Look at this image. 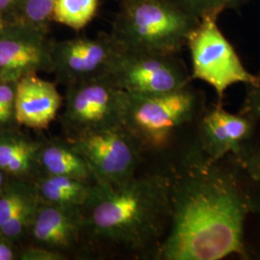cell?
Instances as JSON below:
<instances>
[{
	"mask_svg": "<svg viewBox=\"0 0 260 260\" xmlns=\"http://www.w3.org/2000/svg\"><path fill=\"white\" fill-rule=\"evenodd\" d=\"M201 151L171 183L170 230L158 250L163 260L249 256L245 223L260 213V197L234 171Z\"/></svg>",
	"mask_w": 260,
	"mask_h": 260,
	"instance_id": "6da1fadb",
	"label": "cell"
},
{
	"mask_svg": "<svg viewBox=\"0 0 260 260\" xmlns=\"http://www.w3.org/2000/svg\"><path fill=\"white\" fill-rule=\"evenodd\" d=\"M171 183L163 175L134 177L119 185L94 183L83 207L86 235L134 251L146 249L170 223Z\"/></svg>",
	"mask_w": 260,
	"mask_h": 260,
	"instance_id": "7a4b0ae2",
	"label": "cell"
},
{
	"mask_svg": "<svg viewBox=\"0 0 260 260\" xmlns=\"http://www.w3.org/2000/svg\"><path fill=\"white\" fill-rule=\"evenodd\" d=\"M111 35L123 49L177 54L200 19L175 0H119Z\"/></svg>",
	"mask_w": 260,
	"mask_h": 260,
	"instance_id": "3957f363",
	"label": "cell"
},
{
	"mask_svg": "<svg viewBox=\"0 0 260 260\" xmlns=\"http://www.w3.org/2000/svg\"><path fill=\"white\" fill-rule=\"evenodd\" d=\"M197 108L198 96L190 85L157 94L124 92L123 126L144 147L162 146L172 133L193 120Z\"/></svg>",
	"mask_w": 260,
	"mask_h": 260,
	"instance_id": "277c9868",
	"label": "cell"
},
{
	"mask_svg": "<svg viewBox=\"0 0 260 260\" xmlns=\"http://www.w3.org/2000/svg\"><path fill=\"white\" fill-rule=\"evenodd\" d=\"M220 14H208L200 19L189 35L186 46L192 62V79L210 85L220 100L234 84L251 83L252 75L242 63L233 45L218 25Z\"/></svg>",
	"mask_w": 260,
	"mask_h": 260,
	"instance_id": "5b68a950",
	"label": "cell"
},
{
	"mask_svg": "<svg viewBox=\"0 0 260 260\" xmlns=\"http://www.w3.org/2000/svg\"><path fill=\"white\" fill-rule=\"evenodd\" d=\"M124 91L109 76L67 86L61 123L67 137L123 125Z\"/></svg>",
	"mask_w": 260,
	"mask_h": 260,
	"instance_id": "8992f818",
	"label": "cell"
},
{
	"mask_svg": "<svg viewBox=\"0 0 260 260\" xmlns=\"http://www.w3.org/2000/svg\"><path fill=\"white\" fill-rule=\"evenodd\" d=\"M67 138L87 162L95 183L119 185L135 177L144 146L123 125Z\"/></svg>",
	"mask_w": 260,
	"mask_h": 260,
	"instance_id": "52a82bcc",
	"label": "cell"
},
{
	"mask_svg": "<svg viewBox=\"0 0 260 260\" xmlns=\"http://www.w3.org/2000/svg\"><path fill=\"white\" fill-rule=\"evenodd\" d=\"M109 77L122 91L140 94L169 93L192 79L176 54L121 49Z\"/></svg>",
	"mask_w": 260,
	"mask_h": 260,
	"instance_id": "ba28073f",
	"label": "cell"
},
{
	"mask_svg": "<svg viewBox=\"0 0 260 260\" xmlns=\"http://www.w3.org/2000/svg\"><path fill=\"white\" fill-rule=\"evenodd\" d=\"M121 49L111 33L51 42L52 74L66 86L109 76Z\"/></svg>",
	"mask_w": 260,
	"mask_h": 260,
	"instance_id": "9c48e42d",
	"label": "cell"
},
{
	"mask_svg": "<svg viewBox=\"0 0 260 260\" xmlns=\"http://www.w3.org/2000/svg\"><path fill=\"white\" fill-rule=\"evenodd\" d=\"M48 29L4 22L0 29V81L17 83L40 72L52 73Z\"/></svg>",
	"mask_w": 260,
	"mask_h": 260,
	"instance_id": "30bf717a",
	"label": "cell"
},
{
	"mask_svg": "<svg viewBox=\"0 0 260 260\" xmlns=\"http://www.w3.org/2000/svg\"><path fill=\"white\" fill-rule=\"evenodd\" d=\"M85 236L83 208L46 205L40 202L25 244L59 251L69 258Z\"/></svg>",
	"mask_w": 260,
	"mask_h": 260,
	"instance_id": "8fae6325",
	"label": "cell"
},
{
	"mask_svg": "<svg viewBox=\"0 0 260 260\" xmlns=\"http://www.w3.org/2000/svg\"><path fill=\"white\" fill-rule=\"evenodd\" d=\"M256 121L224 110L221 104L207 112L201 123V151L211 161L219 162L226 154H236L252 139Z\"/></svg>",
	"mask_w": 260,
	"mask_h": 260,
	"instance_id": "7c38bea8",
	"label": "cell"
},
{
	"mask_svg": "<svg viewBox=\"0 0 260 260\" xmlns=\"http://www.w3.org/2000/svg\"><path fill=\"white\" fill-rule=\"evenodd\" d=\"M39 205L32 180L10 177L0 192V234L19 248L24 245Z\"/></svg>",
	"mask_w": 260,
	"mask_h": 260,
	"instance_id": "4fadbf2b",
	"label": "cell"
},
{
	"mask_svg": "<svg viewBox=\"0 0 260 260\" xmlns=\"http://www.w3.org/2000/svg\"><path fill=\"white\" fill-rule=\"evenodd\" d=\"M63 103L56 85L38 75H29L16 83V115L20 126L47 129Z\"/></svg>",
	"mask_w": 260,
	"mask_h": 260,
	"instance_id": "5bb4252c",
	"label": "cell"
},
{
	"mask_svg": "<svg viewBox=\"0 0 260 260\" xmlns=\"http://www.w3.org/2000/svg\"><path fill=\"white\" fill-rule=\"evenodd\" d=\"M43 139L20 127L0 131V169L10 177L33 180L39 175L38 153Z\"/></svg>",
	"mask_w": 260,
	"mask_h": 260,
	"instance_id": "9a60e30c",
	"label": "cell"
},
{
	"mask_svg": "<svg viewBox=\"0 0 260 260\" xmlns=\"http://www.w3.org/2000/svg\"><path fill=\"white\" fill-rule=\"evenodd\" d=\"M39 175L75 177L95 182L82 155L66 137L43 139L38 153Z\"/></svg>",
	"mask_w": 260,
	"mask_h": 260,
	"instance_id": "2e32d148",
	"label": "cell"
},
{
	"mask_svg": "<svg viewBox=\"0 0 260 260\" xmlns=\"http://www.w3.org/2000/svg\"><path fill=\"white\" fill-rule=\"evenodd\" d=\"M40 202L46 205L83 208L95 182L75 177L38 175L33 180Z\"/></svg>",
	"mask_w": 260,
	"mask_h": 260,
	"instance_id": "e0dca14e",
	"label": "cell"
},
{
	"mask_svg": "<svg viewBox=\"0 0 260 260\" xmlns=\"http://www.w3.org/2000/svg\"><path fill=\"white\" fill-rule=\"evenodd\" d=\"M100 0H57L53 21L80 30L94 18Z\"/></svg>",
	"mask_w": 260,
	"mask_h": 260,
	"instance_id": "ac0fdd59",
	"label": "cell"
},
{
	"mask_svg": "<svg viewBox=\"0 0 260 260\" xmlns=\"http://www.w3.org/2000/svg\"><path fill=\"white\" fill-rule=\"evenodd\" d=\"M57 0H19L13 15L6 22H18L48 29L53 21Z\"/></svg>",
	"mask_w": 260,
	"mask_h": 260,
	"instance_id": "d6986e66",
	"label": "cell"
},
{
	"mask_svg": "<svg viewBox=\"0 0 260 260\" xmlns=\"http://www.w3.org/2000/svg\"><path fill=\"white\" fill-rule=\"evenodd\" d=\"M188 13L201 19L208 14H221L224 10L241 7L248 0H175Z\"/></svg>",
	"mask_w": 260,
	"mask_h": 260,
	"instance_id": "ffe728a7",
	"label": "cell"
},
{
	"mask_svg": "<svg viewBox=\"0 0 260 260\" xmlns=\"http://www.w3.org/2000/svg\"><path fill=\"white\" fill-rule=\"evenodd\" d=\"M20 127L16 115V83L0 81V131Z\"/></svg>",
	"mask_w": 260,
	"mask_h": 260,
	"instance_id": "44dd1931",
	"label": "cell"
},
{
	"mask_svg": "<svg viewBox=\"0 0 260 260\" xmlns=\"http://www.w3.org/2000/svg\"><path fill=\"white\" fill-rule=\"evenodd\" d=\"M244 176L260 187V147L248 142L233 155Z\"/></svg>",
	"mask_w": 260,
	"mask_h": 260,
	"instance_id": "7402d4cb",
	"label": "cell"
},
{
	"mask_svg": "<svg viewBox=\"0 0 260 260\" xmlns=\"http://www.w3.org/2000/svg\"><path fill=\"white\" fill-rule=\"evenodd\" d=\"M240 113L254 121H260V75L254 81L246 84V95Z\"/></svg>",
	"mask_w": 260,
	"mask_h": 260,
	"instance_id": "603a6c76",
	"label": "cell"
},
{
	"mask_svg": "<svg viewBox=\"0 0 260 260\" xmlns=\"http://www.w3.org/2000/svg\"><path fill=\"white\" fill-rule=\"evenodd\" d=\"M68 257L59 251L32 244L19 248V260H65Z\"/></svg>",
	"mask_w": 260,
	"mask_h": 260,
	"instance_id": "cb8c5ba5",
	"label": "cell"
},
{
	"mask_svg": "<svg viewBox=\"0 0 260 260\" xmlns=\"http://www.w3.org/2000/svg\"><path fill=\"white\" fill-rule=\"evenodd\" d=\"M19 247L0 234V260L19 259Z\"/></svg>",
	"mask_w": 260,
	"mask_h": 260,
	"instance_id": "d4e9b609",
	"label": "cell"
},
{
	"mask_svg": "<svg viewBox=\"0 0 260 260\" xmlns=\"http://www.w3.org/2000/svg\"><path fill=\"white\" fill-rule=\"evenodd\" d=\"M19 0H0V17L6 22L17 8Z\"/></svg>",
	"mask_w": 260,
	"mask_h": 260,
	"instance_id": "484cf974",
	"label": "cell"
},
{
	"mask_svg": "<svg viewBox=\"0 0 260 260\" xmlns=\"http://www.w3.org/2000/svg\"><path fill=\"white\" fill-rule=\"evenodd\" d=\"M9 178V176L0 169V192L3 190V188L7 184Z\"/></svg>",
	"mask_w": 260,
	"mask_h": 260,
	"instance_id": "4316f807",
	"label": "cell"
},
{
	"mask_svg": "<svg viewBox=\"0 0 260 260\" xmlns=\"http://www.w3.org/2000/svg\"><path fill=\"white\" fill-rule=\"evenodd\" d=\"M4 22H5V21H4V19H2V18H1V17H0V29H1V28H2V26H3V24H4Z\"/></svg>",
	"mask_w": 260,
	"mask_h": 260,
	"instance_id": "83f0119b",
	"label": "cell"
}]
</instances>
